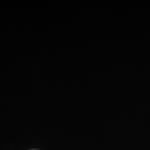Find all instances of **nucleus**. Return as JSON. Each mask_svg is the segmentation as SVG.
Returning <instances> with one entry per match:
<instances>
[]
</instances>
